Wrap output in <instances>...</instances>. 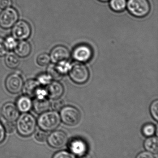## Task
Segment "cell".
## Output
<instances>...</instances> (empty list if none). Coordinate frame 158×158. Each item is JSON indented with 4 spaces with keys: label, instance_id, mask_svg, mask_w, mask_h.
I'll return each mask as SVG.
<instances>
[{
    "label": "cell",
    "instance_id": "cell-1",
    "mask_svg": "<svg viewBox=\"0 0 158 158\" xmlns=\"http://www.w3.org/2000/svg\"><path fill=\"white\" fill-rule=\"evenodd\" d=\"M37 121L30 113H23L17 119L16 129L19 134L24 137H28L33 134L36 130Z\"/></svg>",
    "mask_w": 158,
    "mask_h": 158
},
{
    "label": "cell",
    "instance_id": "cell-2",
    "mask_svg": "<svg viewBox=\"0 0 158 158\" xmlns=\"http://www.w3.org/2000/svg\"><path fill=\"white\" fill-rule=\"evenodd\" d=\"M60 116L57 111H47L40 114L37 124L42 131L45 132L54 131L60 123Z\"/></svg>",
    "mask_w": 158,
    "mask_h": 158
},
{
    "label": "cell",
    "instance_id": "cell-3",
    "mask_svg": "<svg viewBox=\"0 0 158 158\" xmlns=\"http://www.w3.org/2000/svg\"><path fill=\"white\" fill-rule=\"evenodd\" d=\"M126 7L132 15L137 18L147 16L151 10L148 0H128Z\"/></svg>",
    "mask_w": 158,
    "mask_h": 158
},
{
    "label": "cell",
    "instance_id": "cell-4",
    "mask_svg": "<svg viewBox=\"0 0 158 158\" xmlns=\"http://www.w3.org/2000/svg\"><path fill=\"white\" fill-rule=\"evenodd\" d=\"M60 119L66 125L73 126L80 121L81 114L78 109L72 106L63 107L60 110Z\"/></svg>",
    "mask_w": 158,
    "mask_h": 158
},
{
    "label": "cell",
    "instance_id": "cell-5",
    "mask_svg": "<svg viewBox=\"0 0 158 158\" xmlns=\"http://www.w3.org/2000/svg\"><path fill=\"white\" fill-rule=\"evenodd\" d=\"M19 13L14 7L3 9L0 13V27L4 29L11 28L19 19Z\"/></svg>",
    "mask_w": 158,
    "mask_h": 158
},
{
    "label": "cell",
    "instance_id": "cell-6",
    "mask_svg": "<svg viewBox=\"0 0 158 158\" xmlns=\"http://www.w3.org/2000/svg\"><path fill=\"white\" fill-rule=\"evenodd\" d=\"M69 76L74 82L82 84L88 81L90 74L89 70L84 65L77 64L71 67L69 71Z\"/></svg>",
    "mask_w": 158,
    "mask_h": 158
},
{
    "label": "cell",
    "instance_id": "cell-7",
    "mask_svg": "<svg viewBox=\"0 0 158 158\" xmlns=\"http://www.w3.org/2000/svg\"><path fill=\"white\" fill-rule=\"evenodd\" d=\"M31 33L30 25L24 20H18L12 27V36L17 40H25L29 38Z\"/></svg>",
    "mask_w": 158,
    "mask_h": 158
},
{
    "label": "cell",
    "instance_id": "cell-8",
    "mask_svg": "<svg viewBox=\"0 0 158 158\" xmlns=\"http://www.w3.org/2000/svg\"><path fill=\"white\" fill-rule=\"evenodd\" d=\"M24 81L22 77L13 73L7 77L5 81V87L8 92L12 94H17L22 91Z\"/></svg>",
    "mask_w": 158,
    "mask_h": 158
},
{
    "label": "cell",
    "instance_id": "cell-9",
    "mask_svg": "<svg viewBox=\"0 0 158 158\" xmlns=\"http://www.w3.org/2000/svg\"><path fill=\"white\" fill-rule=\"evenodd\" d=\"M93 51L89 45L81 44L76 46L73 51L72 56L74 60L80 63L89 62L93 56Z\"/></svg>",
    "mask_w": 158,
    "mask_h": 158
},
{
    "label": "cell",
    "instance_id": "cell-10",
    "mask_svg": "<svg viewBox=\"0 0 158 158\" xmlns=\"http://www.w3.org/2000/svg\"><path fill=\"white\" fill-rule=\"evenodd\" d=\"M47 143L54 148H61L68 143V137L66 133L63 131H56L51 133L47 138Z\"/></svg>",
    "mask_w": 158,
    "mask_h": 158
},
{
    "label": "cell",
    "instance_id": "cell-11",
    "mask_svg": "<svg viewBox=\"0 0 158 158\" xmlns=\"http://www.w3.org/2000/svg\"><path fill=\"white\" fill-rule=\"evenodd\" d=\"M70 56L68 49L64 46L58 45L54 47L50 52L51 61L54 64L66 62Z\"/></svg>",
    "mask_w": 158,
    "mask_h": 158
},
{
    "label": "cell",
    "instance_id": "cell-12",
    "mask_svg": "<svg viewBox=\"0 0 158 158\" xmlns=\"http://www.w3.org/2000/svg\"><path fill=\"white\" fill-rule=\"evenodd\" d=\"M64 62L56 64H49L47 68V74L52 80L55 81H60L65 75L67 69Z\"/></svg>",
    "mask_w": 158,
    "mask_h": 158
},
{
    "label": "cell",
    "instance_id": "cell-13",
    "mask_svg": "<svg viewBox=\"0 0 158 158\" xmlns=\"http://www.w3.org/2000/svg\"><path fill=\"white\" fill-rule=\"evenodd\" d=\"M2 116L7 121L14 122L19 116V111L16 106L12 102H7L3 106Z\"/></svg>",
    "mask_w": 158,
    "mask_h": 158
},
{
    "label": "cell",
    "instance_id": "cell-14",
    "mask_svg": "<svg viewBox=\"0 0 158 158\" xmlns=\"http://www.w3.org/2000/svg\"><path fill=\"white\" fill-rule=\"evenodd\" d=\"M45 87L47 97L50 99L55 100L60 98L64 94L63 85L58 81H51Z\"/></svg>",
    "mask_w": 158,
    "mask_h": 158
},
{
    "label": "cell",
    "instance_id": "cell-15",
    "mask_svg": "<svg viewBox=\"0 0 158 158\" xmlns=\"http://www.w3.org/2000/svg\"><path fill=\"white\" fill-rule=\"evenodd\" d=\"M69 147L71 152L78 156L86 154L87 150L86 143L79 138L72 139L70 143Z\"/></svg>",
    "mask_w": 158,
    "mask_h": 158
},
{
    "label": "cell",
    "instance_id": "cell-16",
    "mask_svg": "<svg viewBox=\"0 0 158 158\" xmlns=\"http://www.w3.org/2000/svg\"><path fill=\"white\" fill-rule=\"evenodd\" d=\"M32 103V108L34 112L38 114H41L48 111L51 107V103L48 98H35Z\"/></svg>",
    "mask_w": 158,
    "mask_h": 158
},
{
    "label": "cell",
    "instance_id": "cell-17",
    "mask_svg": "<svg viewBox=\"0 0 158 158\" xmlns=\"http://www.w3.org/2000/svg\"><path fill=\"white\" fill-rule=\"evenodd\" d=\"M41 86L36 79H29L24 83L22 90L25 95L34 97L37 90Z\"/></svg>",
    "mask_w": 158,
    "mask_h": 158
},
{
    "label": "cell",
    "instance_id": "cell-18",
    "mask_svg": "<svg viewBox=\"0 0 158 158\" xmlns=\"http://www.w3.org/2000/svg\"><path fill=\"white\" fill-rule=\"evenodd\" d=\"M14 50L15 54L19 57L25 58L30 54L32 51L31 45L27 41H19Z\"/></svg>",
    "mask_w": 158,
    "mask_h": 158
},
{
    "label": "cell",
    "instance_id": "cell-19",
    "mask_svg": "<svg viewBox=\"0 0 158 158\" xmlns=\"http://www.w3.org/2000/svg\"><path fill=\"white\" fill-rule=\"evenodd\" d=\"M32 100L31 98L24 95L18 98L16 106L19 112L26 113L28 112L32 108Z\"/></svg>",
    "mask_w": 158,
    "mask_h": 158
},
{
    "label": "cell",
    "instance_id": "cell-20",
    "mask_svg": "<svg viewBox=\"0 0 158 158\" xmlns=\"http://www.w3.org/2000/svg\"><path fill=\"white\" fill-rule=\"evenodd\" d=\"M144 146L147 152L152 154H157L158 152V141L157 137L151 136L146 139L144 143Z\"/></svg>",
    "mask_w": 158,
    "mask_h": 158
},
{
    "label": "cell",
    "instance_id": "cell-21",
    "mask_svg": "<svg viewBox=\"0 0 158 158\" xmlns=\"http://www.w3.org/2000/svg\"><path fill=\"white\" fill-rule=\"evenodd\" d=\"M6 65L11 69H16L20 64L19 57L15 53L10 52L6 54L5 59Z\"/></svg>",
    "mask_w": 158,
    "mask_h": 158
},
{
    "label": "cell",
    "instance_id": "cell-22",
    "mask_svg": "<svg viewBox=\"0 0 158 158\" xmlns=\"http://www.w3.org/2000/svg\"><path fill=\"white\" fill-rule=\"evenodd\" d=\"M127 0H110L109 6L115 12L120 13L126 9Z\"/></svg>",
    "mask_w": 158,
    "mask_h": 158
},
{
    "label": "cell",
    "instance_id": "cell-23",
    "mask_svg": "<svg viewBox=\"0 0 158 158\" xmlns=\"http://www.w3.org/2000/svg\"><path fill=\"white\" fill-rule=\"evenodd\" d=\"M142 132L144 135L146 137H151L155 134L156 127L155 125L152 123H147L143 127Z\"/></svg>",
    "mask_w": 158,
    "mask_h": 158
},
{
    "label": "cell",
    "instance_id": "cell-24",
    "mask_svg": "<svg viewBox=\"0 0 158 158\" xmlns=\"http://www.w3.org/2000/svg\"><path fill=\"white\" fill-rule=\"evenodd\" d=\"M51 62L50 55L47 54L42 53L37 57V63L41 66L48 65Z\"/></svg>",
    "mask_w": 158,
    "mask_h": 158
},
{
    "label": "cell",
    "instance_id": "cell-25",
    "mask_svg": "<svg viewBox=\"0 0 158 158\" xmlns=\"http://www.w3.org/2000/svg\"><path fill=\"white\" fill-rule=\"evenodd\" d=\"M36 80L38 81L41 85L45 86L50 83L52 81V79L47 73H42L40 74L37 77Z\"/></svg>",
    "mask_w": 158,
    "mask_h": 158
},
{
    "label": "cell",
    "instance_id": "cell-26",
    "mask_svg": "<svg viewBox=\"0 0 158 158\" xmlns=\"http://www.w3.org/2000/svg\"><path fill=\"white\" fill-rule=\"evenodd\" d=\"M5 44L7 50L12 51L15 48L18 42L17 40L12 36H9L4 40Z\"/></svg>",
    "mask_w": 158,
    "mask_h": 158
},
{
    "label": "cell",
    "instance_id": "cell-27",
    "mask_svg": "<svg viewBox=\"0 0 158 158\" xmlns=\"http://www.w3.org/2000/svg\"><path fill=\"white\" fill-rule=\"evenodd\" d=\"M150 113L152 117L156 121L158 120V101L156 100L153 101L150 106Z\"/></svg>",
    "mask_w": 158,
    "mask_h": 158
},
{
    "label": "cell",
    "instance_id": "cell-28",
    "mask_svg": "<svg viewBox=\"0 0 158 158\" xmlns=\"http://www.w3.org/2000/svg\"><path fill=\"white\" fill-rule=\"evenodd\" d=\"M65 105L64 100L60 99H55L54 101L53 102L51 107L54 111H58L61 110Z\"/></svg>",
    "mask_w": 158,
    "mask_h": 158
},
{
    "label": "cell",
    "instance_id": "cell-29",
    "mask_svg": "<svg viewBox=\"0 0 158 158\" xmlns=\"http://www.w3.org/2000/svg\"><path fill=\"white\" fill-rule=\"evenodd\" d=\"M35 137L36 140L39 142H44L47 140L48 135L46 132L41 130L36 133Z\"/></svg>",
    "mask_w": 158,
    "mask_h": 158
},
{
    "label": "cell",
    "instance_id": "cell-30",
    "mask_svg": "<svg viewBox=\"0 0 158 158\" xmlns=\"http://www.w3.org/2000/svg\"><path fill=\"white\" fill-rule=\"evenodd\" d=\"M53 158H75L74 156L66 151H61L54 155Z\"/></svg>",
    "mask_w": 158,
    "mask_h": 158
},
{
    "label": "cell",
    "instance_id": "cell-31",
    "mask_svg": "<svg viewBox=\"0 0 158 158\" xmlns=\"http://www.w3.org/2000/svg\"><path fill=\"white\" fill-rule=\"evenodd\" d=\"M5 131L7 133H12L15 131L16 129V125L14 122L7 121L4 125Z\"/></svg>",
    "mask_w": 158,
    "mask_h": 158
},
{
    "label": "cell",
    "instance_id": "cell-32",
    "mask_svg": "<svg viewBox=\"0 0 158 158\" xmlns=\"http://www.w3.org/2000/svg\"><path fill=\"white\" fill-rule=\"evenodd\" d=\"M7 49L5 44L4 39L0 37V57L4 56L7 54Z\"/></svg>",
    "mask_w": 158,
    "mask_h": 158
},
{
    "label": "cell",
    "instance_id": "cell-33",
    "mask_svg": "<svg viewBox=\"0 0 158 158\" xmlns=\"http://www.w3.org/2000/svg\"><path fill=\"white\" fill-rule=\"evenodd\" d=\"M12 0H0V8L4 9L12 6Z\"/></svg>",
    "mask_w": 158,
    "mask_h": 158
},
{
    "label": "cell",
    "instance_id": "cell-34",
    "mask_svg": "<svg viewBox=\"0 0 158 158\" xmlns=\"http://www.w3.org/2000/svg\"><path fill=\"white\" fill-rule=\"evenodd\" d=\"M6 131L3 125L0 122V144L2 143L5 139Z\"/></svg>",
    "mask_w": 158,
    "mask_h": 158
},
{
    "label": "cell",
    "instance_id": "cell-35",
    "mask_svg": "<svg viewBox=\"0 0 158 158\" xmlns=\"http://www.w3.org/2000/svg\"><path fill=\"white\" fill-rule=\"evenodd\" d=\"M136 158H155V157L152 153L147 151V152H143L140 153L136 156Z\"/></svg>",
    "mask_w": 158,
    "mask_h": 158
},
{
    "label": "cell",
    "instance_id": "cell-36",
    "mask_svg": "<svg viewBox=\"0 0 158 158\" xmlns=\"http://www.w3.org/2000/svg\"><path fill=\"white\" fill-rule=\"evenodd\" d=\"M79 158H92V157L90 155L85 154L82 155V156H79Z\"/></svg>",
    "mask_w": 158,
    "mask_h": 158
},
{
    "label": "cell",
    "instance_id": "cell-37",
    "mask_svg": "<svg viewBox=\"0 0 158 158\" xmlns=\"http://www.w3.org/2000/svg\"><path fill=\"white\" fill-rule=\"evenodd\" d=\"M98 1H100V2H108V1H110V0H98Z\"/></svg>",
    "mask_w": 158,
    "mask_h": 158
},
{
    "label": "cell",
    "instance_id": "cell-38",
    "mask_svg": "<svg viewBox=\"0 0 158 158\" xmlns=\"http://www.w3.org/2000/svg\"><path fill=\"white\" fill-rule=\"evenodd\" d=\"M2 116V109L0 108V118H1Z\"/></svg>",
    "mask_w": 158,
    "mask_h": 158
}]
</instances>
